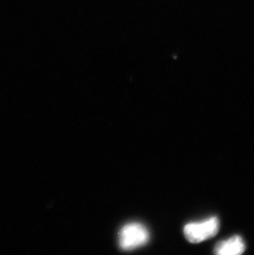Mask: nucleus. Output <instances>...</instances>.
Listing matches in <instances>:
<instances>
[{"mask_svg":"<svg viewBox=\"0 0 254 255\" xmlns=\"http://www.w3.org/2000/svg\"><path fill=\"white\" fill-rule=\"evenodd\" d=\"M149 238V231L143 225L129 223L121 230L119 245L124 251H132L145 245Z\"/></svg>","mask_w":254,"mask_h":255,"instance_id":"nucleus-2","label":"nucleus"},{"mask_svg":"<svg viewBox=\"0 0 254 255\" xmlns=\"http://www.w3.org/2000/svg\"><path fill=\"white\" fill-rule=\"evenodd\" d=\"M245 241L239 236H233L226 241L219 242L214 249L217 255H239L245 251Z\"/></svg>","mask_w":254,"mask_h":255,"instance_id":"nucleus-3","label":"nucleus"},{"mask_svg":"<svg viewBox=\"0 0 254 255\" xmlns=\"http://www.w3.org/2000/svg\"><path fill=\"white\" fill-rule=\"evenodd\" d=\"M220 230V221L216 217L202 222H192L184 227L185 237L191 243H201L216 236Z\"/></svg>","mask_w":254,"mask_h":255,"instance_id":"nucleus-1","label":"nucleus"}]
</instances>
